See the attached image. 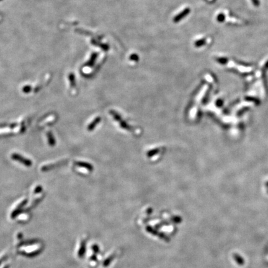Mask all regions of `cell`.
I'll use <instances>...</instances> for the list:
<instances>
[{
	"label": "cell",
	"instance_id": "6da1fadb",
	"mask_svg": "<svg viewBox=\"0 0 268 268\" xmlns=\"http://www.w3.org/2000/svg\"><path fill=\"white\" fill-rule=\"evenodd\" d=\"M11 158L13 160L17 161L19 163H21L22 164V165H25L26 166L30 167V166H31L32 165V162L31 160H29V159L19 155V154L18 153H13L11 155Z\"/></svg>",
	"mask_w": 268,
	"mask_h": 268
},
{
	"label": "cell",
	"instance_id": "7a4b0ae2",
	"mask_svg": "<svg viewBox=\"0 0 268 268\" xmlns=\"http://www.w3.org/2000/svg\"><path fill=\"white\" fill-rule=\"evenodd\" d=\"M190 11L191 10L189 8H186L185 9H184L182 12H181L180 14H178L177 16L174 18L173 22L176 23L180 22L182 18H185L187 15L190 13Z\"/></svg>",
	"mask_w": 268,
	"mask_h": 268
},
{
	"label": "cell",
	"instance_id": "3957f363",
	"mask_svg": "<svg viewBox=\"0 0 268 268\" xmlns=\"http://www.w3.org/2000/svg\"><path fill=\"white\" fill-rule=\"evenodd\" d=\"M147 230L148 232L151 233L152 234H153V235H156V236H160V237L161 238V239H163V240H166V241H169V240H170V239H169V238L167 237V236H166L165 235L163 234V233H158L156 230H154L153 228H152L150 227H147Z\"/></svg>",
	"mask_w": 268,
	"mask_h": 268
},
{
	"label": "cell",
	"instance_id": "277c9868",
	"mask_svg": "<svg viewBox=\"0 0 268 268\" xmlns=\"http://www.w3.org/2000/svg\"><path fill=\"white\" fill-rule=\"evenodd\" d=\"M74 164H75V165L79 167L86 168V170L89 171H93V166L91 165V164H89L88 163L84 162V161H76L74 163Z\"/></svg>",
	"mask_w": 268,
	"mask_h": 268
},
{
	"label": "cell",
	"instance_id": "5b68a950",
	"mask_svg": "<svg viewBox=\"0 0 268 268\" xmlns=\"http://www.w3.org/2000/svg\"><path fill=\"white\" fill-rule=\"evenodd\" d=\"M47 136L48 142L49 145L51 146H52V147H53V146H54L55 145L56 141H55V138L53 137V135L52 134V133L51 132H47Z\"/></svg>",
	"mask_w": 268,
	"mask_h": 268
},
{
	"label": "cell",
	"instance_id": "8992f818",
	"mask_svg": "<svg viewBox=\"0 0 268 268\" xmlns=\"http://www.w3.org/2000/svg\"><path fill=\"white\" fill-rule=\"evenodd\" d=\"M100 120H101V119H100V118H99V117H98V118H96V119H94V120L88 126V130H89V131H92V130H93V129L94 128V127H95L96 126L97 123H98L99 121H100Z\"/></svg>",
	"mask_w": 268,
	"mask_h": 268
},
{
	"label": "cell",
	"instance_id": "52a82bcc",
	"mask_svg": "<svg viewBox=\"0 0 268 268\" xmlns=\"http://www.w3.org/2000/svg\"><path fill=\"white\" fill-rule=\"evenodd\" d=\"M234 258H235V260L237 262V264H240V265H242L244 264V260H243V258L240 255H238L236 254L234 255Z\"/></svg>",
	"mask_w": 268,
	"mask_h": 268
},
{
	"label": "cell",
	"instance_id": "ba28073f",
	"mask_svg": "<svg viewBox=\"0 0 268 268\" xmlns=\"http://www.w3.org/2000/svg\"><path fill=\"white\" fill-rule=\"evenodd\" d=\"M205 43H206V39H201L195 42V46L196 47H200L203 46V45L205 44Z\"/></svg>",
	"mask_w": 268,
	"mask_h": 268
},
{
	"label": "cell",
	"instance_id": "9c48e42d",
	"mask_svg": "<svg viewBox=\"0 0 268 268\" xmlns=\"http://www.w3.org/2000/svg\"><path fill=\"white\" fill-rule=\"evenodd\" d=\"M69 81H70L72 87H73V88L75 87V80H74V77L72 74H71L70 76H69Z\"/></svg>",
	"mask_w": 268,
	"mask_h": 268
},
{
	"label": "cell",
	"instance_id": "30bf717a",
	"mask_svg": "<svg viewBox=\"0 0 268 268\" xmlns=\"http://www.w3.org/2000/svg\"><path fill=\"white\" fill-rule=\"evenodd\" d=\"M217 21L218 22H222L223 21H224V19H225V16H224V14H218V16L217 18Z\"/></svg>",
	"mask_w": 268,
	"mask_h": 268
},
{
	"label": "cell",
	"instance_id": "8fae6325",
	"mask_svg": "<svg viewBox=\"0 0 268 268\" xmlns=\"http://www.w3.org/2000/svg\"><path fill=\"white\" fill-rule=\"evenodd\" d=\"M31 86H26L25 87L23 88L22 89V91L25 93H29L30 91H31Z\"/></svg>",
	"mask_w": 268,
	"mask_h": 268
},
{
	"label": "cell",
	"instance_id": "7c38bea8",
	"mask_svg": "<svg viewBox=\"0 0 268 268\" xmlns=\"http://www.w3.org/2000/svg\"><path fill=\"white\" fill-rule=\"evenodd\" d=\"M130 58L131 60H135V61H137L138 59V57L137 56V54H132Z\"/></svg>",
	"mask_w": 268,
	"mask_h": 268
},
{
	"label": "cell",
	"instance_id": "4fadbf2b",
	"mask_svg": "<svg viewBox=\"0 0 268 268\" xmlns=\"http://www.w3.org/2000/svg\"><path fill=\"white\" fill-rule=\"evenodd\" d=\"M253 4H254L255 6H260V1L259 0H251Z\"/></svg>",
	"mask_w": 268,
	"mask_h": 268
},
{
	"label": "cell",
	"instance_id": "5bb4252c",
	"mask_svg": "<svg viewBox=\"0 0 268 268\" xmlns=\"http://www.w3.org/2000/svg\"><path fill=\"white\" fill-rule=\"evenodd\" d=\"M218 62H219L221 63H225L227 60L225 58H218Z\"/></svg>",
	"mask_w": 268,
	"mask_h": 268
},
{
	"label": "cell",
	"instance_id": "9a60e30c",
	"mask_svg": "<svg viewBox=\"0 0 268 268\" xmlns=\"http://www.w3.org/2000/svg\"><path fill=\"white\" fill-rule=\"evenodd\" d=\"M173 220L174 222H176V223H180V222H181V218L180 217H175V218H174V219H173Z\"/></svg>",
	"mask_w": 268,
	"mask_h": 268
}]
</instances>
